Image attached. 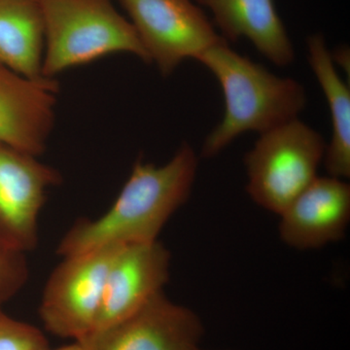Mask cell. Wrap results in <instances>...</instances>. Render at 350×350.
Here are the masks:
<instances>
[{
	"label": "cell",
	"instance_id": "cell-1",
	"mask_svg": "<svg viewBox=\"0 0 350 350\" xmlns=\"http://www.w3.org/2000/svg\"><path fill=\"white\" fill-rule=\"evenodd\" d=\"M198 167L199 157L188 144L160 167L137 161L107 213L75 223L59 241L57 254L64 258L158 241L167 221L190 197Z\"/></svg>",
	"mask_w": 350,
	"mask_h": 350
},
{
	"label": "cell",
	"instance_id": "cell-2",
	"mask_svg": "<svg viewBox=\"0 0 350 350\" xmlns=\"http://www.w3.org/2000/svg\"><path fill=\"white\" fill-rule=\"evenodd\" d=\"M197 61L215 76L225 98L224 117L202 144L204 158L217 156L244 133L261 135L298 118L305 109L308 98L300 83L273 75L232 50L225 39L202 52Z\"/></svg>",
	"mask_w": 350,
	"mask_h": 350
},
{
	"label": "cell",
	"instance_id": "cell-3",
	"mask_svg": "<svg viewBox=\"0 0 350 350\" xmlns=\"http://www.w3.org/2000/svg\"><path fill=\"white\" fill-rule=\"evenodd\" d=\"M38 1L45 31V77L54 78L117 53H129L150 63L133 25L111 0Z\"/></svg>",
	"mask_w": 350,
	"mask_h": 350
},
{
	"label": "cell",
	"instance_id": "cell-4",
	"mask_svg": "<svg viewBox=\"0 0 350 350\" xmlns=\"http://www.w3.org/2000/svg\"><path fill=\"white\" fill-rule=\"evenodd\" d=\"M326 145L319 131L299 118L261 133L244 157L251 199L280 215L317 178Z\"/></svg>",
	"mask_w": 350,
	"mask_h": 350
},
{
	"label": "cell",
	"instance_id": "cell-5",
	"mask_svg": "<svg viewBox=\"0 0 350 350\" xmlns=\"http://www.w3.org/2000/svg\"><path fill=\"white\" fill-rule=\"evenodd\" d=\"M121 246L63 258L44 287L39 317L57 337L81 342L94 331L108 269Z\"/></svg>",
	"mask_w": 350,
	"mask_h": 350
},
{
	"label": "cell",
	"instance_id": "cell-6",
	"mask_svg": "<svg viewBox=\"0 0 350 350\" xmlns=\"http://www.w3.org/2000/svg\"><path fill=\"white\" fill-rule=\"evenodd\" d=\"M150 63L167 77L224 39L194 0H120Z\"/></svg>",
	"mask_w": 350,
	"mask_h": 350
},
{
	"label": "cell",
	"instance_id": "cell-7",
	"mask_svg": "<svg viewBox=\"0 0 350 350\" xmlns=\"http://www.w3.org/2000/svg\"><path fill=\"white\" fill-rule=\"evenodd\" d=\"M38 157L0 142V241L27 253L38 244V218L47 191L63 176Z\"/></svg>",
	"mask_w": 350,
	"mask_h": 350
},
{
	"label": "cell",
	"instance_id": "cell-8",
	"mask_svg": "<svg viewBox=\"0 0 350 350\" xmlns=\"http://www.w3.org/2000/svg\"><path fill=\"white\" fill-rule=\"evenodd\" d=\"M202 335L200 317L162 291L130 317L79 342L85 350H198Z\"/></svg>",
	"mask_w": 350,
	"mask_h": 350
},
{
	"label": "cell",
	"instance_id": "cell-9",
	"mask_svg": "<svg viewBox=\"0 0 350 350\" xmlns=\"http://www.w3.org/2000/svg\"><path fill=\"white\" fill-rule=\"evenodd\" d=\"M170 261L169 250L159 241L121 246L108 269L94 331L126 319L162 292Z\"/></svg>",
	"mask_w": 350,
	"mask_h": 350
},
{
	"label": "cell",
	"instance_id": "cell-10",
	"mask_svg": "<svg viewBox=\"0 0 350 350\" xmlns=\"http://www.w3.org/2000/svg\"><path fill=\"white\" fill-rule=\"evenodd\" d=\"M59 84L32 80L0 66V142L39 157L55 125Z\"/></svg>",
	"mask_w": 350,
	"mask_h": 350
},
{
	"label": "cell",
	"instance_id": "cell-11",
	"mask_svg": "<svg viewBox=\"0 0 350 350\" xmlns=\"http://www.w3.org/2000/svg\"><path fill=\"white\" fill-rule=\"evenodd\" d=\"M282 241L297 250H319L345 238L350 220V186L319 177L280 214Z\"/></svg>",
	"mask_w": 350,
	"mask_h": 350
},
{
	"label": "cell",
	"instance_id": "cell-12",
	"mask_svg": "<svg viewBox=\"0 0 350 350\" xmlns=\"http://www.w3.org/2000/svg\"><path fill=\"white\" fill-rule=\"evenodd\" d=\"M213 13L226 41L247 38L271 63L287 66L295 61L290 40L273 0H194Z\"/></svg>",
	"mask_w": 350,
	"mask_h": 350
},
{
	"label": "cell",
	"instance_id": "cell-13",
	"mask_svg": "<svg viewBox=\"0 0 350 350\" xmlns=\"http://www.w3.org/2000/svg\"><path fill=\"white\" fill-rule=\"evenodd\" d=\"M308 62L331 113L332 137L326 145L323 163L332 177H350V91L340 77L331 51L322 34L315 33L306 39Z\"/></svg>",
	"mask_w": 350,
	"mask_h": 350
},
{
	"label": "cell",
	"instance_id": "cell-14",
	"mask_svg": "<svg viewBox=\"0 0 350 350\" xmlns=\"http://www.w3.org/2000/svg\"><path fill=\"white\" fill-rule=\"evenodd\" d=\"M45 31L38 0H0V66L32 80L45 79Z\"/></svg>",
	"mask_w": 350,
	"mask_h": 350
},
{
	"label": "cell",
	"instance_id": "cell-15",
	"mask_svg": "<svg viewBox=\"0 0 350 350\" xmlns=\"http://www.w3.org/2000/svg\"><path fill=\"white\" fill-rule=\"evenodd\" d=\"M29 273L25 253L0 241V312L7 301L25 286Z\"/></svg>",
	"mask_w": 350,
	"mask_h": 350
},
{
	"label": "cell",
	"instance_id": "cell-16",
	"mask_svg": "<svg viewBox=\"0 0 350 350\" xmlns=\"http://www.w3.org/2000/svg\"><path fill=\"white\" fill-rule=\"evenodd\" d=\"M49 349L47 338L38 328L0 312V350Z\"/></svg>",
	"mask_w": 350,
	"mask_h": 350
},
{
	"label": "cell",
	"instance_id": "cell-17",
	"mask_svg": "<svg viewBox=\"0 0 350 350\" xmlns=\"http://www.w3.org/2000/svg\"><path fill=\"white\" fill-rule=\"evenodd\" d=\"M334 62H337L347 71V66H349V50L347 47L338 48L334 54H332ZM347 69H349L347 68Z\"/></svg>",
	"mask_w": 350,
	"mask_h": 350
},
{
	"label": "cell",
	"instance_id": "cell-18",
	"mask_svg": "<svg viewBox=\"0 0 350 350\" xmlns=\"http://www.w3.org/2000/svg\"><path fill=\"white\" fill-rule=\"evenodd\" d=\"M48 350H85L81 342H73L72 344L68 345H64V347H59L56 349H48Z\"/></svg>",
	"mask_w": 350,
	"mask_h": 350
},
{
	"label": "cell",
	"instance_id": "cell-19",
	"mask_svg": "<svg viewBox=\"0 0 350 350\" xmlns=\"http://www.w3.org/2000/svg\"><path fill=\"white\" fill-rule=\"evenodd\" d=\"M198 350H200V349H198Z\"/></svg>",
	"mask_w": 350,
	"mask_h": 350
}]
</instances>
